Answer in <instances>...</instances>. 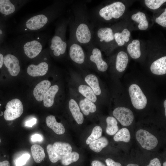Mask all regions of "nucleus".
<instances>
[{
    "label": "nucleus",
    "instance_id": "obj_13",
    "mask_svg": "<svg viewBox=\"0 0 166 166\" xmlns=\"http://www.w3.org/2000/svg\"><path fill=\"white\" fill-rule=\"evenodd\" d=\"M3 64L11 76H16L19 74L21 69L19 61L14 55L8 54L5 56Z\"/></svg>",
    "mask_w": 166,
    "mask_h": 166
},
{
    "label": "nucleus",
    "instance_id": "obj_41",
    "mask_svg": "<svg viewBox=\"0 0 166 166\" xmlns=\"http://www.w3.org/2000/svg\"><path fill=\"white\" fill-rule=\"evenodd\" d=\"M31 140L33 142L41 141L42 140L43 138L41 135L38 134H35L31 136Z\"/></svg>",
    "mask_w": 166,
    "mask_h": 166
},
{
    "label": "nucleus",
    "instance_id": "obj_7",
    "mask_svg": "<svg viewBox=\"0 0 166 166\" xmlns=\"http://www.w3.org/2000/svg\"><path fill=\"white\" fill-rule=\"evenodd\" d=\"M128 92L132 103L135 109L141 110L145 107L147 99L139 85L132 84L129 88Z\"/></svg>",
    "mask_w": 166,
    "mask_h": 166
},
{
    "label": "nucleus",
    "instance_id": "obj_17",
    "mask_svg": "<svg viewBox=\"0 0 166 166\" xmlns=\"http://www.w3.org/2000/svg\"><path fill=\"white\" fill-rule=\"evenodd\" d=\"M151 72L157 75L166 73V56L161 57L154 61L150 67Z\"/></svg>",
    "mask_w": 166,
    "mask_h": 166
},
{
    "label": "nucleus",
    "instance_id": "obj_44",
    "mask_svg": "<svg viewBox=\"0 0 166 166\" xmlns=\"http://www.w3.org/2000/svg\"><path fill=\"white\" fill-rule=\"evenodd\" d=\"M0 166H10V164L9 161L6 160L0 161Z\"/></svg>",
    "mask_w": 166,
    "mask_h": 166
},
{
    "label": "nucleus",
    "instance_id": "obj_19",
    "mask_svg": "<svg viewBox=\"0 0 166 166\" xmlns=\"http://www.w3.org/2000/svg\"><path fill=\"white\" fill-rule=\"evenodd\" d=\"M69 106L72 116L77 123L79 124H82L84 121V117L77 102L74 99H71L69 101Z\"/></svg>",
    "mask_w": 166,
    "mask_h": 166
},
{
    "label": "nucleus",
    "instance_id": "obj_29",
    "mask_svg": "<svg viewBox=\"0 0 166 166\" xmlns=\"http://www.w3.org/2000/svg\"><path fill=\"white\" fill-rule=\"evenodd\" d=\"M78 89L80 93L90 101L93 103L97 101V97L96 95L89 86L85 85H81Z\"/></svg>",
    "mask_w": 166,
    "mask_h": 166
},
{
    "label": "nucleus",
    "instance_id": "obj_39",
    "mask_svg": "<svg viewBox=\"0 0 166 166\" xmlns=\"http://www.w3.org/2000/svg\"><path fill=\"white\" fill-rule=\"evenodd\" d=\"M145 166H162L160 159L157 157L151 159L149 163Z\"/></svg>",
    "mask_w": 166,
    "mask_h": 166
},
{
    "label": "nucleus",
    "instance_id": "obj_28",
    "mask_svg": "<svg viewBox=\"0 0 166 166\" xmlns=\"http://www.w3.org/2000/svg\"><path fill=\"white\" fill-rule=\"evenodd\" d=\"M53 147L56 152L61 156L67 155L72 152V147L68 143L57 142L53 144Z\"/></svg>",
    "mask_w": 166,
    "mask_h": 166
},
{
    "label": "nucleus",
    "instance_id": "obj_8",
    "mask_svg": "<svg viewBox=\"0 0 166 166\" xmlns=\"http://www.w3.org/2000/svg\"><path fill=\"white\" fill-rule=\"evenodd\" d=\"M135 136L137 141L144 149H153L158 144V140L156 137L146 130L139 129L136 131Z\"/></svg>",
    "mask_w": 166,
    "mask_h": 166
},
{
    "label": "nucleus",
    "instance_id": "obj_9",
    "mask_svg": "<svg viewBox=\"0 0 166 166\" xmlns=\"http://www.w3.org/2000/svg\"><path fill=\"white\" fill-rule=\"evenodd\" d=\"M22 104L18 99H14L8 102L4 112V117L6 121L14 120L18 118L22 114Z\"/></svg>",
    "mask_w": 166,
    "mask_h": 166
},
{
    "label": "nucleus",
    "instance_id": "obj_38",
    "mask_svg": "<svg viewBox=\"0 0 166 166\" xmlns=\"http://www.w3.org/2000/svg\"><path fill=\"white\" fill-rule=\"evenodd\" d=\"M157 23L164 27H166V9L161 14L155 19Z\"/></svg>",
    "mask_w": 166,
    "mask_h": 166
},
{
    "label": "nucleus",
    "instance_id": "obj_4",
    "mask_svg": "<svg viewBox=\"0 0 166 166\" xmlns=\"http://www.w3.org/2000/svg\"><path fill=\"white\" fill-rule=\"evenodd\" d=\"M69 20L64 19L57 25L54 35L50 39L48 48L49 51L55 57L65 53L68 47L66 33Z\"/></svg>",
    "mask_w": 166,
    "mask_h": 166
},
{
    "label": "nucleus",
    "instance_id": "obj_20",
    "mask_svg": "<svg viewBox=\"0 0 166 166\" xmlns=\"http://www.w3.org/2000/svg\"><path fill=\"white\" fill-rule=\"evenodd\" d=\"M58 90V86L54 85L50 87L47 91L43 99V105L45 107L49 108L53 105L55 97Z\"/></svg>",
    "mask_w": 166,
    "mask_h": 166
},
{
    "label": "nucleus",
    "instance_id": "obj_11",
    "mask_svg": "<svg viewBox=\"0 0 166 166\" xmlns=\"http://www.w3.org/2000/svg\"><path fill=\"white\" fill-rule=\"evenodd\" d=\"M115 118L123 126H127L132 123L134 116L133 112L129 109L124 107H118L113 111Z\"/></svg>",
    "mask_w": 166,
    "mask_h": 166
},
{
    "label": "nucleus",
    "instance_id": "obj_2",
    "mask_svg": "<svg viewBox=\"0 0 166 166\" xmlns=\"http://www.w3.org/2000/svg\"><path fill=\"white\" fill-rule=\"evenodd\" d=\"M66 4L63 1H56L43 10L29 16L20 23L18 31L28 33L42 30L61 15Z\"/></svg>",
    "mask_w": 166,
    "mask_h": 166
},
{
    "label": "nucleus",
    "instance_id": "obj_10",
    "mask_svg": "<svg viewBox=\"0 0 166 166\" xmlns=\"http://www.w3.org/2000/svg\"><path fill=\"white\" fill-rule=\"evenodd\" d=\"M87 48L90 61L95 64L99 71L102 72L106 71L108 69V65L103 59L101 50L95 47L93 42Z\"/></svg>",
    "mask_w": 166,
    "mask_h": 166
},
{
    "label": "nucleus",
    "instance_id": "obj_46",
    "mask_svg": "<svg viewBox=\"0 0 166 166\" xmlns=\"http://www.w3.org/2000/svg\"><path fill=\"white\" fill-rule=\"evenodd\" d=\"M126 166H140L138 164L133 163H130L127 164Z\"/></svg>",
    "mask_w": 166,
    "mask_h": 166
},
{
    "label": "nucleus",
    "instance_id": "obj_12",
    "mask_svg": "<svg viewBox=\"0 0 166 166\" xmlns=\"http://www.w3.org/2000/svg\"><path fill=\"white\" fill-rule=\"evenodd\" d=\"M26 1L0 0V13L6 15L14 14L23 5Z\"/></svg>",
    "mask_w": 166,
    "mask_h": 166
},
{
    "label": "nucleus",
    "instance_id": "obj_42",
    "mask_svg": "<svg viewBox=\"0 0 166 166\" xmlns=\"http://www.w3.org/2000/svg\"><path fill=\"white\" fill-rule=\"evenodd\" d=\"M36 121L37 119L36 118H32L26 121V126L32 127L34 125L36 124Z\"/></svg>",
    "mask_w": 166,
    "mask_h": 166
},
{
    "label": "nucleus",
    "instance_id": "obj_31",
    "mask_svg": "<svg viewBox=\"0 0 166 166\" xmlns=\"http://www.w3.org/2000/svg\"><path fill=\"white\" fill-rule=\"evenodd\" d=\"M107 126L106 129V133L109 135H115L118 131V122L117 119L113 117H108L106 119Z\"/></svg>",
    "mask_w": 166,
    "mask_h": 166
},
{
    "label": "nucleus",
    "instance_id": "obj_37",
    "mask_svg": "<svg viewBox=\"0 0 166 166\" xmlns=\"http://www.w3.org/2000/svg\"><path fill=\"white\" fill-rule=\"evenodd\" d=\"M30 155L28 154H25L18 158L16 160V166H22L25 165L30 157Z\"/></svg>",
    "mask_w": 166,
    "mask_h": 166
},
{
    "label": "nucleus",
    "instance_id": "obj_14",
    "mask_svg": "<svg viewBox=\"0 0 166 166\" xmlns=\"http://www.w3.org/2000/svg\"><path fill=\"white\" fill-rule=\"evenodd\" d=\"M95 34L96 36H96L97 42L100 44H108L114 39V34L113 30L110 27H101L98 29Z\"/></svg>",
    "mask_w": 166,
    "mask_h": 166
},
{
    "label": "nucleus",
    "instance_id": "obj_40",
    "mask_svg": "<svg viewBox=\"0 0 166 166\" xmlns=\"http://www.w3.org/2000/svg\"><path fill=\"white\" fill-rule=\"evenodd\" d=\"M107 166H122L120 162H116L111 158H108L105 160Z\"/></svg>",
    "mask_w": 166,
    "mask_h": 166
},
{
    "label": "nucleus",
    "instance_id": "obj_21",
    "mask_svg": "<svg viewBox=\"0 0 166 166\" xmlns=\"http://www.w3.org/2000/svg\"><path fill=\"white\" fill-rule=\"evenodd\" d=\"M128 58L127 54L123 51L119 52L117 54L116 62V67L119 72H122L127 65Z\"/></svg>",
    "mask_w": 166,
    "mask_h": 166
},
{
    "label": "nucleus",
    "instance_id": "obj_27",
    "mask_svg": "<svg viewBox=\"0 0 166 166\" xmlns=\"http://www.w3.org/2000/svg\"><path fill=\"white\" fill-rule=\"evenodd\" d=\"M108 144L109 141L107 138L102 137L91 142L89 144V146L90 148L94 152H99L107 146Z\"/></svg>",
    "mask_w": 166,
    "mask_h": 166
},
{
    "label": "nucleus",
    "instance_id": "obj_22",
    "mask_svg": "<svg viewBox=\"0 0 166 166\" xmlns=\"http://www.w3.org/2000/svg\"><path fill=\"white\" fill-rule=\"evenodd\" d=\"M85 81L89 85L96 95H99L101 93V90L99 86L98 80L94 74H89L85 78Z\"/></svg>",
    "mask_w": 166,
    "mask_h": 166
},
{
    "label": "nucleus",
    "instance_id": "obj_43",
    "mask_svg": "<svg viewBox=\"0 0 166 166\" xmlns=\"http://www.w3.org/2000/svg\"><path fill=\"white\" fill-rule=\"evenodd\" d=\"M91 166H106L102 162L97 160H93L91 163Z\"/></svg>",
    "mask_w": 166,
    "mask_h": 166
},
{
    "label": "nucleus",
    "instance_id": "obj_30",
    "mask_svg": "<svg viewBox=\"0 0 166 166\" xmlns=\"http://www.w3.org/2000/svg\"><path fill=\"white\" fill-rule=\"evenodd\" d=\"M116 142L128 143L130 141L131 136L129 130L126 128H122L117 132L113 138Z\"/></svg>",
    "mask_w": 166,
    "mask_h": 166
},
{
    "label": "nucleus",
    "instance_id": "obj_26",
    "mask_svg": "<svg viewBox=\"0 0 166 166\" xmlns=\"http://www.w3.org/2000/svg\"><path fill=\"white\" fill-rule=\"evenodd\" d=\"M31 152L34 161L37 163L41 162L45 157L43 148L38 144H34L31 147Z\"/></svg>",
    "mask_w": 166,
    "mask_h": 166
},
{
    "label": "nucleus",
    "instance_id": "obj_49",
    "mask_svg": "<svg viewBox=\"0 0 166 166\" xmlns=\"http://www.w3.org/2000/svg\"><path fill=\"white\" fill-rule=\"evenodd\" d=\"M3 32L0 29V36L2 34Z\"/></svg>",
    "mask_w": 166,
    "mask_h": 166
},
{
    "label": "nucleus",
    "instance_id": "obj_34",
    "mask_svg": "<svg viewBox=\"0 0 166 166\" xmlns=\"http://www.w3.org/2000/svg\"><path fill=\"white\" fill-rule=\"evenodd\" d=\"M46 149L50 161L52 163H55L61 160L62 156L59 155L53 148V145L48 144L46 147Z\"/></svg>",
    "mask_w": 166,
    "mask_h": 166
},
{
    "label": "nucleus",
    "instance_id": "obj_24",
    "mask_svg": "<svg viewBox=\"0 0 166 166\" xmlns=\"http://www.w3.org/2000/svg\"><path fill=\"white\" fill-rule=\"evenodd\" d=\"M132 19L139 23L138 28L141 30H146L148 27V23L145 14L140 11L133 14L131 16Z\"/></svg>",
    "mask_w": 166,
    "mask_h": 166
},
{
    "label": "nucleus",
    "instance_id": "obj_36",
    "mask_svg": "<svg viewBox=\"0 0 166 166\" xmlns=\"http://www.w3.org/2000/svg\"><path fill=\"white\" fill-rule=\"evenodd\" d=\"M166 2L165 0H145L146 5L149 8L156 10L159 8L163 3Z\"/></svg>",
    "mask_w": 166,
    "mask_h": 166
},
{
    "label": "nucleus",
    "instance_id": "obj_47",
    "mask_svg": "<svg viewBox=\"0 0 166 166\" xmlns=\"http://www.w3.org/2000/svg\"><path fill=\"white\" fill-rule=\"evenodd\" d=\"M164 106L165 109V115L166 117V100H165L164 102Z\"/></svg>",
    "mask_w": 166,
    "mask_h": 166
},
{
    "label": "nucleus",
    "instance_id": "obj_50",
    "mask_svg": "<svg viewBox=\"0 0 166 166\" xmlns=\"http://www.w3.org/2000/svg\"><path fill=\"white\" fill-rule=\"evenodd\" d=\"M1 142V139L0 138V144Z\"/></svg>",
    "mask_w": 166,
    "mask_h": 166
},
{
    "label": "nucleus",
    "instance_id": "obj_48",
    "mask_svg": "<svg viewBox=\"0 0 166 166\" xmlns=\"http://www.w3.org/2000/svg\"><path fill=\"white\" fill-rule=\"evenodd\" d=\"M163 166H166V162L164 161L163 164Z\"/></svg>",
    "mask_w": 166,
    "mask_h": 166
},
{
    "label": "nucleus",
    "instance_id": "obj_3",
    "mask_svg": "<svg viewBox=\"0 0 166 166\" xmlns=\"http://www.w3.org/2000/svg\"><path fill=\"white\" fill-rule=\"evenodd\" d=\"M48 39V36L42 34H25L18 40L14 48L21 49L28 58L33 59L42 51Z\"/></svg>",
    "mask_w": 166,
    "mask_h": 166
},
{
    "label": "nucleus",
    "instance_id": "obj_45",
    "mask_svg": "<svg viewBox=\"0 0 166 166\" xmlns=\"http://www.w3.org/2000/svg\"><path fill=\"white\" fill-rule=\"evenodd\" d=\"M4 57L3 55L0 53V68H1L3 64Z\"/></svg>",
    "mask_w": 166,
    "mask_h": 166
},
{
    "label": "nucleus",
    "instance_id": "obj_35",
    "mask_svg": "<svg viewBox=\"0 0 166 166\" xmlns=\"http://www.w3.org/2000/svg\"><path fill=\"white\" fill-rule=\"evenodd\" d=\"M102 130L99 126H95L93 129L90 135L88 137L86 141L87 144H89L91 142L98 139L101 136Z\"/></svg>",
    "mask_w": 166,
    "mask_h": 166
},
{
    "label": "nucleus",
    "instance_id": "obj_25",
    "mask_svg": "<svg viewBox=\"0 0 166 166\" xmlns=\"http://www.w3.org/2000/svg\"><path fill=\"white\" fill-rule=\"evenodd\" d=\"M127 49L132 58L137 59L140 56V42L138 40H133L132 43L128 45Z\"/></svg>",
    "mask_w": 166,
    "mask_h": 166
},
{
    "label": "nucleus",
    "instance_id": "obj_18",
    "mask_svg": "<svg viewBox=\"0 0 166 166\" xmlns=\"http://www.w3.org/2000/svg\"><path fill=\"white\" fill-rule=\"evenodd\" d=\"M45 121L47 126L57 134L61 135L65 133V129L63 124L57 122L54 116H48L46 118Z\"/></svg>",
    "mask_w": 166,
    "mask_h": 166
},
{
    "label": "nucleus",
    "instance_id": "obj_33",
    "mask_svg": "<svg viewBox=\"0 0 166 166\" xmlns=\"http://www.w3.org/2000/svg\"><path fill=\"white\" fill-rule=\"evenodd\" d=\"M79 154L75 152H72L67 155L62 156L61 160L62 164L64 166H68L78 160Z\"/></svg>",
    "mask_w": 166,
    "mask_h": 166
},
{
    "label": "nucleus",
    "instance_id": "obj_15",
    "mask_svg": "<svg viewBox=\"0 0 166 166\" xmlns=\"http://www.w3.org/2000/svg\"><path fill=\"white\" fill-rule=\"evenodd\" d=\"M49 69V65L45 61H42L38 65L32 64L28 66L27 71L32 77L43 76L46 74Z\"/></svg>",
    "mask_w": 166,
    "mask_h": 166
},
{
    "label": "nucleus",
    "instance_id": "obj_6",
    "mask_svg": "<svg viewBox=\"0 0 166 166\" xmlns=\"http://www.w3.org/2000/svg\"><path fill=\"white\" fill-rule=\"evenodd\" d=\"M67 43V49L71 59L77 64H84L85 61L86 54L83 46L70 36Z\"/></svg>",
    "mask_w": 166,
    "mask_h": 166
},
{
    "label": "nucleus",
    "instance_id": "obj_1",
    "mask_svg": "<svg viewBox=\"0 0 166 166\" xmlns=\"http://www.w3.org/2000/svg\"><path fill=\"white\" fill-rule=\"evenodd\" d=\"M72 9V15L68 18L69 36L87 48L92 42L94 33L91 17L83 2L74 4Z\"/></svg>",
    "mask_w": 166,
    "mask_h": 166
},
{
    "label": "nucleus",
    "instance_id": "obj_32",
    "mask_svg": "<svg viewBox=\"0 0 166 166\" xmlns=\"http://www.w3.org/2000/svg\"><path fill=\"white\" fill-rule=\"evenodd\" d=\"M130 35V32L127 29H124L121 33H115L114 38L118 45L121 46L124 44L125 42H127L129 41Z\"/></svg>",
    "mask_w": 166,
    "mask_h": 166
},
{
    "label": "nucleus",
    "instance_id": "obj_23",
    "mask_svg": "<svg viewBox=\"0 0 166 166\" xmlns=\"http://www.w3.org/2000/svg\"><path fill=\"white\" fill-rule=\"evenodd\" d=\"M80 107L85 115H88L90 113H93L97 110L96 105L94 103L86 98L81 100L79 103Z\"/></svg>",
    "mask_w": 166,
    "mask_h": 166
},
{
    "label": "nucleus",
    "instance_id": "obj_5",
    "mask_svg": "<svg viewBox=\"0 0 166 166\" xmlns=\"http://www.w3.org/2000/svg\"><path fill=\"white\" fill-rule=\"evenodd\" d=\"M125 10L124 5L120 2H116L106 5L98 11L99 16L104 20L109 21L113 18L117 19L124 13Z\"/></svg>",
    "mask_w": 166,
    "mask_h": 166
},
{
    "label": "nucleus",
    "instance_id": "obj_16",
    "mask_svg": "<svg viewBox=\"0 0 166 166\" xmlns=\"http://www.w3.org/2000/svg\"><path fill=\"white\" fill-rule=\"evenodd\" d=\"M51 85L50 81L44 80L36 85L33 90V95L37 101H41L43 100L45 93L50 87Z\"/></svg>",
    "mask_w": 166,
    "mask_h": 166
}]
</instances>
